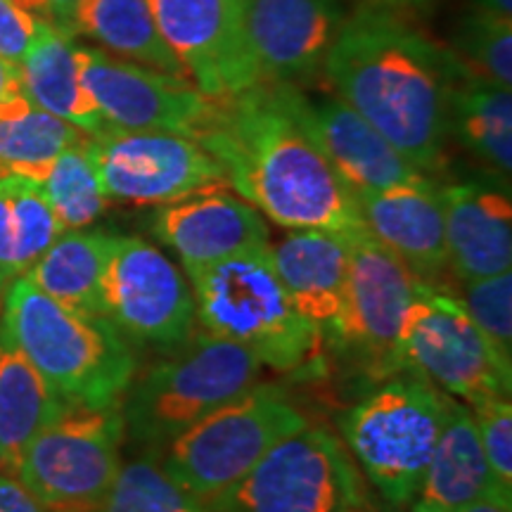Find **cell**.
<instances>
[{
	"instance_id": "11",
	"label": "cell",
	"mask_w": 512,
	"mask_h": 512,
	"mask_svg": "<svg viewBox=\"0 0 512 512\" xmlns=\"http://www.w3.org/2000/svg\"><path fill=\"white\" fill-rule=\"evenodd\" d=\"M102 316L140 344L174 349L195 332V297L181 268L140 238L112 235Z\"/></svg>"
},
{
	"instance_id": "4",
	"label": "cell",
	"mask_w": 512,
	"mask_h": 512,
	"mask_svg": "<svg viewBox=\"0 0 512 512\" xmlns=\"http://www.w3.org/2000/svg\"><path fill=\"white\" fill-rule=\"evenodd\" d=\"M204 332L240 344L278 373L309 363L320 337L294 309L275 271L271 245L185 273Z\"/></svg>"
},
{
	"instance_id": "31",
	"label": "cell",
	"mask_w": 512,
	"mask_h": 512,
	"mask_svg": "<svg viewBox=\"0 0 512 512\" xmlns=\"http://www.w3.org/2000/svg\"><path fill=\"white\" fill-rule=\"evenodd\" d=\"M470 79L512 86V19L477 8L465 17L451 50Z\"/></svg>"
},
{
	"instance_id": "28",
	"label": "cell",
	"mask_w": 512,
	"mask_h": 512,
	"mask_svg": "<svg viewBox=\"0 0 512 512\" xmlns=\"http://www.w3.org/2000/svg\"><path fill=\"white\" fill-rule=\"evenodd\" d=\"M451 138L505 181L512 171V93L482 79H463L451 95Z\"/></svg>"
},
{
	"instance_id": "29",
	"label": "cell",
	"mask_w": 512,
	"mask_h": 512,
	"mask_svg": "<svg viewBox=\"0 0 512 512\" xmlns=\"http://www.w3.org/2000/svg\"><path fill=\"white\" fill-rule=\"evenodd\" d=\"M88 138L91 136L69 145L41 183L62 230L88 228L110 202L102 192Z\"/></svg>"
},
{
	"instance_id": "13",
	"label": "cell",
	"mask_w": 512,
	"mask_h": 512,
	"mask_svg": "<svg viewBox=\"0 0 512 512\" xmlns=\"http://www.w3.org/2000/svg\"><path fill=\"white\" fill-rule=\"evenodd\" d=\"M76 64L107 128L181 133L195 140L207 124L214 98L185 76L155 72L91 46H76Z\"/></svg>"
},
{
	"instance_id": "40",
	"label": "cell",
	"mask_w": 512,
	"mask_h": 512,
	"mask_svg": "<svg viewBox=\"0 0 512 512\" xmlns=\"http://www.w3.org/2000/svg\"><path fill=\"white\" fill-rule=\"evenodd\" d=\"M477 8L496 12L501 17H512V0H477Z\"/></svg>"
},
{
	"instance_id": "42",
	"label": "cell",
	"mask_w": 512,
	"mask_h": 512,
	"mask_svg": "<svg viewBox=\"0 0 512 512\" xmlns=\"http://www.w3.org/2000/svg\"><path fill=\"white\" fill-rule=\"evenodd\" d=\"M361 512H403V508H396V505L382 501V503H366L361 508Z\"/></svg>"
},
{
	"instance_id": "34",
	"label": "cell",
	"mask_w": 512,
	"mask_h": 512,
	"mask_svg": "<svg viewBox=\"0 0 512 512\" xmlns=\"http://www.w3.org/2000/svg\"><path fill=\"white\" fill-rule=\"evenodd\" d=\"M41 22L46 19L19 8L15 0H0V57L12 64L22 62L36 41Z\"/></svg>"
},
{
	"instance_id": "18",
	"label": "cell",
	"mask_w": 512,
	"mask_h": 512,
	"mask_svg": "<svg viewBox=\"0 0 512 512\" xmlns=\"http://www.w3.org/2000/svg\"><path fill=\"white\" fill-rule=\"evenodd\" d=\"M152 233L174 249L183 273L211 266L247 249L271 245L264 216L252 204L223 188H211L162 204L152 219Z\"/></svg>"
},
{
	"instance_id": "12",
	"label": "cell",
	"mask_w": 512,
	"mask_h": 512,
	"mask_svg": "<svg viewBox=\"0 0 512 512\" xmlns=\"http://www.w3.org/2000/svg\"><path fill=\"white\" fill-rule=\"evenodd\" d=\"M88 143L107 200L162 207L195 192L228 188L221 164L181 133L105 128Z\"/></svg>"
},
{
	"instance_id": "39",
	"label": "cell",
	"mask_w": 512,
	"mask_h": 512,
	"mask_svg": "<svg viewBox=\"0 0 512 512\" xmlns=\"http://www.w3.org/2000/svg\"><path fill=\"white\" fill-rule=\"evenodd\" d=\"M76 3H79V0H48L50 22H53L55 27H60V29L67 31L69 17H72Z\"/></svg>"
},
{
	"instance_id": "19",
	"label": "cell",
	"mask_w": 512,
	"mask_h": 512,
	"mask_svg": "<svg viewBox=\"0 0 512 512\" xmlns=\"http://www.w3.org/2000/svg\"><path fill=\"white\" fill-rule=\"evenodd\" d=\"M349 235L297 228L275 245L271 242L275 271L294 309L320 337H335L339 342L347 306Z\"/></svg>"
},
{
	"instance_id": "41",
	"label": "cell",
	"mask_w": 512,
	"mask_h": 512,
	"mask_svg": "<svg viewBox=\"0 0 512 512\" xmlns=\"http://www.w3.org/2000/svg\"><path fill=\"white\" fill-rule=\"evenodd\" d=\"M380 8H415V5H427L430 0H370Z\"/></svg>"
},
{
	"instance_id": "27",
	"label": "cell",
	"mask_w": 512,
	"mask_h": 512,
	"mask_svg": "<svg viewBox=\"0 0 512 512\" xmlns=\"http://www.w3.org/2000/svg\"><path fill=\"white\" fill-rule=\"evenodd\" d=\"M86 133L36 107L19 93L0 105V176H22L43 183L50 166Z\"/></svg>"
},
{
	"instance_id": "9",
	"label": "cell",
	"mask_w": 512,
	"mask_h": 512,
	"mask_svg": "<svg viewBox=\"0 0 512 512\" xmlns=\"http://www.w3.org/2000/svg\"><path fill=\"white\" fill-rule=\"evenodd\" d=\"M399 370L434 384L465 406L510 399L512 368L496 356L456 294L425 280L418 283L403 316Z\"/></svg>"
},
{
	"instance_id": "36",
	"label": "cell",
	"mask_w": 512,
	"mask_h": 512,
	"mask_svg": "<svg viewBox=\"0 0 512 512\" xmlns=\"http://www.w3.org/2000/svg\"><path fill=\"white\" fill-rule=\"evenodd\" d=\"M0 512H48L19 482L15 472H0Z\"/></svg>"
},
{
	"instance_id": "30",
	"label": "cell",
	"mask_w": 512,
	"mask_h": 512,
	"mask_svg": "<svg viewBox=\"0 0 512 512\" xmlns=\"http://www.w3.org/2000/svg\"><path fill=\"white\" fill-rule=\"evenodd\" d=\"M93 512H211L171 479L155 453L121 465Z\"/></svg>"
},
{
	"instance_id": "7",
	"label": "cell",
	"mask_w": 512,
	"mask_h": 512,
	"mask_svg": "<svg viewBox=\"0 0 512 512\" xmlns=\"http://www.w3.org/2000/svg\"><path fill=\"white\" fill-rule=\"evenodd\" d=\"M309 425L273 384H254L185 430L159 453L176 484L209 505L240 482L271 448Z\"/></svg>"
},
{
	"instance_id": "3",
	"label": "cell",
	"mask_w": 512,
	"mask_h": 512,
	"mask_svg": "<svg viewBox=\"0 0 512 512\" xmlns=\"http://www.w3.org/2000/svg\"><path fill=\"white\" fill-rule=\"evenodd\" d=\"M67 406H121L136 380V358L105 316L74 311L27 275L10 285L0 320Z\"/></svg>"
},
{
	"instance_id": "22",
	"label": "cell",
	"mask_w": 512,
	"mask_h": 512,
	"mask_svg": "<svg viewBox=\"0 0 512 512\" xmlns=\"http://www.w3.org/2000/svg\"><path fill=\"white\" fill-rule=\"evenodd\" d=\"M496 491L508 494L491 472L470 408L451 401L437 448L408 508L411 512H456Z\"/></svg>"
},
{
	"instance_id": "15",
	"label": "cell",
	"mask_w": 512,
	"mask_h": 512,
	"mask_svg": "<svg viewBox=\"0 0 512 512\" xmlns=\"http://www.w3.org/2000/svg\"><path fill=\"white\" fill-rule=\"evenodd\" d=\"M420 280L368 230L349 235L342 342L358 347L377 375L399 370L401 323Z\"/></svg>"
},
{
	"instance_id": "24",
	"label": "cell",
	"mask_w": 512,
	"mask_h": 512,
	"mask_svg": "<svg viewBox=\"0 0 512 512\" xmlns=\"http://www.w3.org/2000/svg\"><path fill=\"white\" fill-rule=\"evenodd\" d=\"M46 377L0 325V467H15L41 430L64 411Z\"/></svg>"
},
{
	"instance_id": "25",
	"label": "cell",
	"mask_w": 512,
	"mask_h": 512,
	"mask_svg": "<svg viewBox=\"0 0 512 512\" xmlns=\"http://www.w3.org/2000/svg\"><path fill=\"white\" fill-rule=\"evenodd\" d=\"M67 29L93 38L105 53L121 60L188 79L181 60L159 34L147 0H79Z\"/></svg>"
},
{
	"instance_id": "17",
	"label": "cell",
	"mask_w": 512,
	"mask_h": 512,
	"mask_svg": "<svg viewBox=\"0 0 512 512\" xmlns=\"http://www.w3.org/2000/svg\"><path fill=\"white\" fill-rule=\"evenodd\" d=\"M294 105L306 133L320 147L332 171L347 185L351 195L387 190L427 178V174L408 162L387 138H382L337 95L311 100L297 88Z\"/></svg>"
},
{
	"instance_id": "20",
	"label": "cell",
	"mask_w": 512,
	"mask_h": 512,
	"mask_svg": "<svg viewBox=\"0 0 512 512\" xmlns=\"http://www.w3.org/2000/svg\"><path fill=\"white\" fill-rule=\"evenodd\" d=\"M363 228L399 256L418 280L432 283L448 268L441 185L418 183L354 195Z\"/></svg>"
},
{
	"instance_id": "6",
	"label": "cell",
	"mask_w": 512,
	"mask_h": 512,
	"mask_svg": "<svg viewBox=\"0 0 512 512\" xmlns=\"http://www.w3.org/2000/svg\"><path fill=\"white\" fill-rule=\"evenodd\" d=\"M451 399L420 377H392L339 420L344 446L382 501L408 508L444 430Z\"/></svg>"
},
{
	"instance_id": "23",
	"label": "cell",
	"mask_w": 512,
	"mask_h": 512,
	"mask_svg": "<svg viewBox=\"0 0 512 512\" xmlns=\"http://www.w3.org/2000/svg\"><path fill=\"white\" fill-rule=\"evenodd\" d=\"M19 76L27 98L41 110L76 126L86 136H98L107 128L81 83L76 43L69 31L53 22H41L36 41L19 62Z\"/></svg>"
},
{
	"instance_id": "8",
	"label": "cell",
	"mask_w": 512,
	"mask_h": 512,
	"mask_svg": "<svg viewBox=\"0 0 512 512\" xmlns=\"http://www.w3.org/2000/svg\"><path fill=\"white\" fill-rule=\"evenodd\" d=\"M361 470L325 427L306 425L278 441L240 482L214 498L211 512H361Z\"/></svg>"
},
{
	"instance_id": "21",
	"label": "cell",
	"mask_w": 512,
	"mask_h": 512,
	"mask_svg": "<svg viewBox=\"0 0 512 512\" xmlns=\"http://www.w3.org/2000/svg\"><path fill=\"white\" fill-rule=\"evenodd\" d=\"M448 271L460 283L512 266V204L508 192L482 183L441 185Z\"/></svg>"
},
{
	"instance_id": "32",
	"label": "cell",
	"mask_w": 512,
	"mask_h": 512,
	"mask_svg": "<svg viewBox=\"0 0 512 512\" xmlns=\"http://www.w3.org/2000/svg\"><path fill=\"white\" fill-rule=\"evenodd\" d=\"M463 285V302L467 316L496 351L505 366L512 368V271L470 280Z\"/></svg>"
},
{
	"instance_id": "16",
	"label": "cell",
	"mask_w": 512,
	"mask_h": 512,
	"mask_svg": "<svg viewBox=\"0 0 512 512\" xmlns=\"http://www.w3.org/2000/svg\"><path fill=\"white\" fill-rule=\"evenodd\" d=\"M337 0H245V29L259 81L297 83L323 72L344 24Z\"/></svg>"
},
{
	"instance_id": "26",
	"label": "cell",
	"mask_w": 512,
	"mask_h": 512,
	"mask_svg": "<svg viewBox=\"0 0 512 512\" xmlns=\"http://www.w3.org/2000/svg\"><path fill=\"white\" fill-rule=\"evenodd\" d=\"M112 235L98 230H62L27 271V278L55 302L102 316V278Z\"/></svg>"
},
{
	"instance_id": "37",
	"label": "cell",
	"mask_w": 512,
	"mask_h": 512,
	"mask_svg": "<svg viewBox=\"0 0 512 512\" xmlns=\"http://www.w3.org/2000/svg\"><path fill=\"white\" fill-rule=\"evenodd\" d=\"M24 93L22 76H19V64H12L0 57V105L5 100L15 98V95Z\"/></svg>"
},
{
	"instance_id": "38",
	"label": "cell",
	"mask_w": 512,
	"mask_h": 512,
	"mask_svg": "<svg viewBox=\"0 0 512 512\" xmlns=\"http://www.w3.org/2000/svg\"><path fill=\"white\" fill-rule=\"evenodd\" d=\"M456 512H512V496L496 491V494L477 498V501H472Z\"/></svg>"
},
{
	"instance_id": "5",
	"label": "cell",
	"mask_w": 512,
	"mask_h": 512,
	"mask_svg": "<svg viewBox=\"0 0 512 512\" xmlns=\"http://www.w3.org/2000/svg\"><path fill=\"white\" fill-rule=\"evenodd\" d=\"M264 363L240 344L200 332L131 384L121 406L131 439L159 453L178 434L259 382Z\"/></svg>"
},
{
	"instance_id": "14",
	"label": "cell",
	"mask_w": 512,
	"mask_h": 512,
	"mask_svg": "<svg viewBox=\"0 0 512 512\" xmlns=\"http://www.w3.org/2000/svg\"><path fill=\"white\" fill-rule=\"evenodd\" d=\"M159 34L209 98L259 83L245 29V0H147Z\"/></svg>"
},
{
	"instance_id": "35",
	"label": "cell",
	"mask_w": 512,
	"mask_h": 512,
	"mask_svg": "<svg viewBox=\"0 0 512 512\" xmlns=\"http://www.w3.org/2000/svg\"><path fill=\"white\" fill-rule=\"evenodd\" d=\"M19 242H17V221L12 214V204L8 188H5L3 176H0V302L8 294L10 285L17 278H22L19 273Z\"/></svg>"
},
{
	"instance_id": "10",
	"label": "cell",
	"mask_w": 512,
	"mask_h": 512,
	"mask_svg": "<svg viewBox=\"0 0 512 512\" xmlns=\"http://www.w3.org/2000/svg\"><path fill=\"white\" fill-rule=\"evenodd\" d=\"M121 406H64L24 448L15 475L48 512H93L121 467Z\"/></svg>"
},
{
	"instance_id": "2",
	"label": "cell",
	"mask_w": 512,
	"mask_h": 512,
	"mask_svg": "<svg viewBox=\"0 0 512 512\" xmlns=\"http://www.w3.org/2000/svg\"><path fill=\"white\" fill-rule=\"evenodd\" d=\"M323 74L351 110L422 174L444 164L451 95L467 79L451 50L389 8L370 5L344 19Z\"/></svg>"
},
{
	"instance_id": "1",
	"label": "cell",
	"mask_w": 512,
	"mask_h": 512,
	"mask_svg": "<svg viewBox=\"0 0 512 512\" xmlns=\"http://www.w3.org/2000/svg\"><path fill=\"white\" fill-rule=\"evenodd\" d=\"M294 93L292 83L259 81L214 98L195 140L221 164L228 188L278 226L366 230L354 195L299 121Z\"/></svg>"
},
{
	"instance_id": "33",
	"label": "cell",
	"mask_w": 512,
	"mask_h": 512,
	"mask_svg": "<svg viewBox=\"0 0 512 512\" xmlns=\"http://www.w3.org/2000/svg\"><path fill=\"white\" fill-rule=\"evenodd\" d=\"M498 486L512 494V406L508 396L467 406Z\"/></svg>"
}]
</instances>
